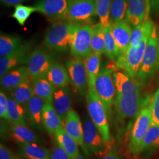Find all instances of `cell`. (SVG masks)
Wrapping results in <instances>:
<instances>
[{"label": "cell", "instance_id": "6da1fadb", "mask_svg": "<svg viewBox=\"0 0 159 159\" xmlns=\"http://www.w3.org/2000/svg\"><path fill=\"white\" fill-rule=\"evenodd\" d=\"M113 80L116 89L114 104L118 117L120 119L137 117L148 98L142 96L139 83L121 71H115Z\"/></svg>", "mask_w": 159, "mask_h": 159}, {"label": "cell", "instance_id": "7a4b0ae2", "mask_svg": "<svg viewBox=\"0 0 159 159\" xmlns=\"http://www.w3.org/2000/svg\"><path fill=\"white\" fill-rule=\"evenodd\" d=\"M158 33L154 25L143 59L140 69L137 74V81L140 86H144L159 70V52L157 46Z\"/></svg>", "mask_w": 159, "mask_h": 159}, {"label": "cell", "instance_id": "3957f363", "mask_svg": "<svg viewBox=\"0 0 159 159\" xmlns=\"http://www.w3.org/2000/svg\"><path fill=\"white\" fill-rule=\"evenodd\" d=\"M87 104L90 119L100 131L104 142L106 143H111L107 111L95 89H88Z\"/></svg>", "mask_w": 159, "mask_h": 159}, {"label": "cell", "instance_id": "277c9868", "mask_svg": "<svg viewBox=\"0 0 159 159\" xmlns=\"http://www.w3.org/2000/svg\"><path fill=\"white\" fill-rule=\"evenodd\" d=\"M151 99L150 97L148 96L146 102L136 117L131 133L129 149L134 156H137L142 152L144 139L152 123Z\"/></svg>", "mask_w": 159, "mask_h": 159}, {"label": "cell", "instance_id": "5b68a950", "mask_svg": "<svg viewBox=\"0 0 159 159\" xmlns=\"http://www.w3.org/2000/svg\"><path fill=\"white\" fill-rule=\"evenodd\" d=\"M74 24L64 20L55 21L46 31L44 43L48 49L56 51L67 50Z\"/></svg>", "mask_w": 159, "mask_h": 159}, {"label": "cell", "instance_id": "8992f818", "mask_svg": "<svg viewBox=\"0 0 159 159\" xmlns=\"http://www.w3.org/2000/svg\"><path fill=\"white\" fill-rule=\"evenodd\" d=\"M151 33L147 34L137 46L129 47L125 51L120 54L116 60V63L117 68L124 70L133 78L137 75L140 69Z\"/></svg>", "mask_w": 159, "mask_h": 159}, {"label": "cell", "instance_id": "52a82bcc", "mask_svg": "<svg viewBox=\"0 0 159 159\" xmlns=\"http://www.w3.org/2000/svg\"><path fill=\"white\" fill-rule=\"evenodd\" d=\"M116 67H117L116 63H111L101 69L95 84L97 94L108 112L114 102L116 95V89L113 80L114 71Z\"/></svg>", "mask_w": 159, "mask_h": 159}, {"label": "cell", "instance_id": "ba28073f", "mask_svg": "<svg viewBox=\"0 0 159 159\" xmlns=\"http://www.w3.org/2000/svg\"><path fill=\"white\" fill-rule=\"evenodd\" d=\"M96 15V0H71L63 20L72 24H89Z\"/></svg>", "mask_w": 159, "mask_h": 159}, {"label": "cell", "instance_id": "9c48e42d", "mask_svg": "<svg viewBox=\"0 0 159 159\" xmlns=\"http://www.w3.org/2000/svg\"><path fill=\"white\" fill-rule=\"evenodd\" d=\"M69 47L72 56L85 58L91 54V25L74 24Z\"/></svg>", "mask_w": 159, "mask_h": 159}, {"label": "cell", "instance_id": "30bf717a", "mask_svg": "<svg viewBox=\"0 0 159 159\" xmlns=\"http://www.w3.org/2000/svg\"><path fill=\"white\" fill-rule=\"evenodd\" d=\"M27 68L32 79L47 78V75L53 59L51 54L42 48H37L32 51L27 59Z\"/></svg>", "mask_w": 159, "mask_h": 159}, {"label": "cell", "instance_id": "8fae6325", "mask_svg": "<svg viewBox=\"0 0 159 159\" xmlns=\"http://www.w3.org/2000/svg\"><path fill=\"white\" fill-rule=\"evenodd\" d=\"M83 137L88 150L96 155L102 156L112 148V143H106L91 120L85 118L83 124Z\"/></svg>", "mask_w": 159, "mask_h": 159}, {"label": "cell", "instance_id": "7c38bea8", "mask_svg": "<svg viewBox=\"0 0 159 159\" xmlns=\"http://www.w3.org/2000/svg\"><path fill=\"white\" fill-rule=\"evenodd\" d=\"M70 79L81 96L85 95L88 87L87 76L83 58L72 56L66 61Z\"/></svg>", "mask_w": 159, "mask_h": 159}, {"label": "cell", "instance_id": "4fadbf2b", "mask_svg": "<svg viewBox=\"0 0 159 159\" xmlns=\"http://www.w3.org/2000/svg\"><path fill=\"white\" fill-rule=\"evenodd\" d=\"M71 0H39L34 7L36 11L54 22L63 20Z\"/></svg>", "mask_w": 159, "mask_h": 159}, {"label": "cell", "instance_id": "5bb4252c", "mask_svg": "<svg viewBox=\"0 0 159 159\" xmlns=\"http://www.w3.org/2000/svg\"><path fill=\"white\" fill-rule=\"evenodd\" d=\"M63 128L83 148L84 153L88 155L89 150L84 142L83 125L79 115L73 109H71L68 112L65 118Z\"/></svg>", "mask_w": 159, "mask_h": 159}, {"label": "cell", "instance_id": "9a60e30c", "mask_svg": "<svg viewBox=\"0 0 159 159\" xmlns=\"http://www.w3.org/2000/svg\"><path fill=\"white\" fill-rule=\"evenodd\" d=\"M150 0H129L125 20L135 27L148 20Z\"/></svg>", "mask_w": 159, "mask_h": 159}, {"label": "cell", "instance_id": "2e32d148", "mask_svg": "<svg viewBox=\"0 0 159 159\" xmlns=\"http://www.w3.org/2000/svg\"><path fill=\"white\" fill-rule=\"evenodd\" d=\"M30 46L24 44L20 49L13 53L0 59V76L2 77L20 63L27 61Z\"/></svg>", "mask_w": 159, "mask_h": 159}, {"label": "cell", "instance_id": "e0dca14e", "mask_svg": "<svg viewBox=\"0 0 159 159\" xmlns=\"http://www.w3.org/2000/svg\"><path fill=\"white\" fill-rule=\"evenodd\" d=\"M31 79L32 78L27 68L20 67L12 70L1 77V85L4 89L11 91L23 82Z\"/></svg>", "mask_w": 159, "mask_h": 159}, {"label": "cell", "instance_id": "ac0fdd59", "mask_svg": "<svg viewBox=\"0 0 159 159\" xmlns=\"http://www.w3.org/2000/svg\"><path fill=\"white\" fill-rule=\"evenodd\" d=\"M133 29L126 20L112 24V33L120 54L125 51L130 44Z\"/></svg>", "mask_w": 159, "mask_h": 159}, {"label": "cell", "instance_id": "d6986e66", "mask_svg": "<svg viewBox=\"0 0 159 159\" xmlns=\"http://www.w3.org/2000/svg\"><path fill=\"white\" fill-rule=\"evenodd\" d=\"M46 100L37 96H34L25 104L26 110L31 125L34 128L41 130L43 125V111L46 104Z\"/></svg>", "mask_w": 159, "mask_h": 159}, {"label": "cell", "instance_id": "ffe728a7", "mask_svg": "<svg viewBox=\"0 0 159 159\" xmlns=\"http://www.w3.org/2000/svg\"><path fill=\"white\" fill-rule=\"evenodd\" d=\"M42 118L43 125L50 134H55L58 129L63 127V120L52 102H46L43 109Z\"/></svg>", "mask_w": 159, "mask_h": 159}, {"label": "cell", "instance_id": "44dd1931", "mask_svg": "<svg viewBox=\"0 0 159 159\" xmlns=\"http://www.w3.org/2000/svg\"><path fill=\"white\" fill-rule=\"evenodd\" d=\"M52 104L61 119H65L71 110V96L67 87L56 88Z\"/></svg>", "mask_w": 159, "mask_h": 159}, {"label": "cell", "instance_id": "7402d4cb", "mask_svg": "<svg viewBox=\"0 0 159 159\" xmlns=\"http://www.w3.org/2000/svg\"><path fill=\"white\" fill-rule=\"evenodd\" d=\"M8 133L12 139L21 144L38 143L40 140L34 132L26 125H12Z\"/></svg>", "mask_w": 159, "mask_h": 159}, {"label": "cell", "instance_id": "603a6c76", "mask_svg": "<svg viewBox=\"0 0 159 159\" xmlns=\"http://www.w3.org/2000/svg\"><path fill=\"white\" fill-rule=\"evenodd\" d=\"M102 54L92 52L84 58L88 81V89H95L97 77L100 71Z\"/></svg>", "mask_w": 159, "mask_h": 159}, {"label": "cell", "instance_id": "cb8c5ba5", "mask_svg": "<svg viewBox=\"0 0 159 159\" xmlns=\"http://www.w3.org/2000/svg\"><path fill=\"white\" fill-rule=\"evenodd\" d=\"M54 134L56 143L68 154L71 159H74L79 155V144L63 127L58 129Z\"/></svg>", "mask_w": 159, "mask_h": 159}, {"label": "cell", "instance_id": "d4e9b609", "mask_svg": "<svg viewBox=\"0 0 159 159\" xmlns=\"http://www.w3.org/2000/svg\"><path fill=\"white\" fill-rule=\"evenodd\" d=\"M47 79L56 88L66 87L70 80L67 70L58 63H54L51 65Z\"/></svg>", "mask_w": 159, "mask_h": 159}, {"label": "cell", "instance_id": "484cf974", "mask_svg": "<svg viewBox=\"0 0 159 159\" xmlns=\"http://www.w3.org/2000/svg\"><path fill=\"white\" fill-rule=\"evenodd\" d=\"M8 100V121L12 125H27L25 111L22 105L17 102L11 96H7Z\"/></svg>", "mask_w": 159, "mask_h": 159}, {"label": "cell", "instance_id": "4316f807", "mask_svg": "<svg viewBox=\"0 0 159 159\" xmlns=\"http://www.w3.org/2000/svg\"><path fill=\"white\" fill-rule=\"evenodd\" d=\"M33 84L35 96L46 100L47 102H52L56 87L47 78L34 80Z\"/></svg>", "mask_w": 159, "mask_h": 159}, {"label": "cell", "instance_id": "83f0119b", "mask_svg": "<svg viewBox=\"0 0 159 159\" xmlns=\"http://www.w3.org/2000/svg\"><path fill=\"white\" fill-rule=\"evenodd\" d=\"M35 95L33 84L31 80L22 83L11 91L12 98L21 105H25Z\"/></svg>", "mask_w": 159, "mask_h": 159}, {"label": "cell", "instance_id": "f1b7e54d", "mask_svg": "<svg viewBox=\"0 0 159 159\" xmlns=\"http://www.w3.org/2000/svg\"><path fill=\"white\" fill-rule=\"evenodd\" d=\"M24 44L21 40L16 37L1 34L0 57H6L20 49Z\"/></svg>", "mask_w": 159, "mask_h": 159}, {"label": "cell", "instance_id": "f546056e", "mask_svg": "<svg viewBox=\"0 0 159 159\" xmlns=\"http://www.w3.org/2000/svg\"><path fill=\"white\" fill-rule=\"evenodd\" d=\"M91 48L95 53H105L104 27L100 23L91 25Z\"/></svg>", "mask_w": 159, "mask_h": 159}, {"label": "cell", "instance_id": "4dcf8cb0", "mask_svg": "<svg viewBox=\"0 0 159 159\" xmlns=\"http://www.w3.org/2000/svg\"><path fill=\"white\" fill-rule=\"evenodd\" d=\"M154 25L153 22L150 19H148V20L135 27L131 32L129 47L137 46L147 34L152 33Z\"/></svg>", "mask_w": 159, "mask_h": 159}, {"label": "cell", "instance_id": "1f68e13d", "mask_svg": "<svg viewBox=\"0 0 159 159\" xmlns=\"http://www.w3.org/2000/svg\"><path fill=\"white\" fill-rule=\"evenodd\" d=\"M159 148V125L152 123L143 143L142 152H153Z\"/></svg>", "mask_w": 159, "mask_h": 159}, {"label": "cell", "instance_id": "d6a6232c", "mask_svg": "<svg viewBox=\"0 0 159 159\" xmlns=\"http://www.w3.org/2000/svg\"><path fill=\"white\" fill-rule=\"evenodd\" d=\"M20 147L25 156L29 159H49L50 152L37 143L21 144Z\"/></svg>", "mask_w": 159, "mask_h": 159}, {"label": "cell", "instance_id": "836d02e7", "mask_svg": "<svg viewBox=\"0 0 159 159\" xmlns=\"http://www.w3.org/2000/svg\"><path fill=\"white\" fill-rule=\"evenodd\" d=\"M96 14L100 23L104 28L110 27L113 24L111 21L110 9L112 0H96Z\"/></svg>", "mask_w": 159, "mask_h": 159}, {"label": "cell", "instance_id": "e575fe53", "mask_svg": "<svg viewBox=\"0 0 159 159\" xmlns=\"http://www.w3.org/2000/svg\"><path fill=\"white\" fill-rule=\"evenodd\" d=\"M105 37V54L111 60H117L120 54L119 50L116 45L112 33V25L104 28Z\"/></svg>", "mask_w": 159, "mask_h": 159}, {"label": "cell", "instance_id": "d590c367", "mask_svg": "<svg viewBox=\"0 0 159 159\" xmlns=\"http://www.w3.org/2000/svg\"><path fill=\"white\" fill-rule=\"evenodd\" d=\"M129 0H112L110 18L112 24L125 20L128 7Z\"/></svg>", "mask_w": 159, "mask_h": 159}, {"label": "cell", "instance_id": "8d00e7d4", "mask_svg": "<svg viewBox=\"0 0 159 159\" xmlns=\"http://www.w3.org/2000/svg\"><path fill=\"white\" fill-rule=\"evenodd\" d=\"M36 10L34 7L20 4L15 6L14 11L12 14L11 17L14 18L19 25L23 26L30 16Z\"/></svg>", "mask_w": 159, "mask_h": 159}, {"label": "cell", "instance_id": "74e56055", "mask_svg": "<svg viewBox=\"0 0 159 159\" xmlns=\"http://www.w3.org/2000/svg\"><path fill=\"white\" fill-rule=\"evenodd\" d=\"M152 123L159 125V88L154 94L150 102Z\"/></svg>", "mask_w": 159, "mask_h": 159}, {"label": "cell", "instance_id": "f35d334b", "mask_svg": "<svg viewBox=\"0 0 159 159\" xmlns=\"http://www.w3.org/2000/svg\"><path fill=\"white\" fill-rule=\"evenodd\" d=\"M49 159H71L68 154L57 143L50 152Z\"/></svg>", "mask_w": 159, "mask_h": 159}, {"label": "cell", "instance_id": "ab89813d", "mask_svg": "<svg viewBox=\"0 0 159 159\" xmlns=\"http://www.w3.org/2000/svg\"><path fill=\"white\" fill-rule=\"evenodd\" d=\"M8 100L4 92L0 93V117L1 119L8 120Z\"/></svg>", "mask_w": 159, "mask_h": 159}, {"label": "cell", "instance_id": "60d3db41", "mask_svg": "<svg viewBox=\"0 0 159 159\" xmlns=\"http://www.w3.org/2000/svg\"><path fill=\"white\" fill-rule=\"evenodd\" d=\"M14 156L11 152L2 144L0 145V159H13Z\"/></svg>", "mask_w": 159, "mask_h": 159}, {"label": "cell", "instance_id": "b9f144b4", "mask_svg": "<svg viewBox=\"0 0 159 159\" xmlns=\"http://www.w3.org/2000/svg\"><path fill=\"white\" fill-rule=\"evenodd\" d=\"M100 159H121V158L116 150L111 148L102 155Z\"/></svg>", "mask_w": 159, "mask_h": 159}, {"label": "cell", "instance_id": "7bdbcfd3", "mask_svg": "<svg viewBox=\"0 0 159 159\" xmlns=\"http://www.w3.org/2000/svg\"><path fill=\"white\" fill-rule=\"evenodd\" d=\"M27 0H1V2L6 6H16L20 5Z\"/></svg>", "mask_w": 159, "mask_h": 159}, {"label": "cell", "instance_id": "ee69618b", "mask_svg": "<svg viewBox=\"0 0 159 159\" xmlns=\"http://www.w3.org/2000/svg\"><path fill=\"white\" fill-rule=\"evenodd\" d=\"M150 9L153 12L159 10V0H150Z\"/></svg>", "mask_w": 159, "mask_h": 159}, {"label": "cell", "instance_id": "f6af8a7d", "mask_svg": "<svg viewBox=\"0 0 159 159\" xmlns=\"http://www.w3.org/2000/svg\"><path fill=\"white\" fill-rule=\"evenodd\" d=\"M74 159H85L84 158V157L82 155V154H81L80 153L79 155L76 157V158H75Z\"/></svg>", "mask_w": 159, "mask_h": 159}, {"label": "cell", "instance_id": "bcb514c9", "mask_svg": "<svg viewBox=\"0 0 159 159\" xmlns=\"http://www.w3.org/2000/svg\"><path fill=\"white\" fill-rule=\"evenodd\" d=\"M157 46H158V49H159V33H158V36H157Z\"/></svg>", "mask_w": 159, "mask_h": 159}, {"label": "cell", "instance_id": "7dc6e473", "mask_svg": "<svg viewBox=\"0 0 159 159\" xmlns=\"http://www.w3.org/2000/svg\"><path fill=\"white\" fill-rule=\"evenodd\" d=\"M19 159V158H18L17 157H16V156H14V159Z\"/></svg>", "mask_w": 159, "mask_h": 159}]
</instances>
